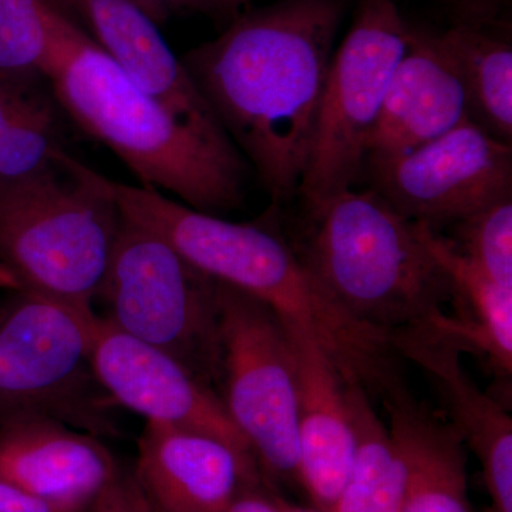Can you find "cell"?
Masks as SVG:
<instances>
[{"instance_id":"603a6c76","label":"cell","mask_w":512,"mask_h":512,"mask_svg":"<svg viewBox=\"0 0 512 512\" xmlns=\"http://www.w3.org/2000/svg\"><path fill=\"white\" fill-rule=\"evenodd\" d=\"M47 49V0H0V80L42 82Z\"/></svg>"},{"instance_id":"cb8c5ba5","label":"cell","mask_w":512,"mask_h":512,"mask_svg":"<svg viewBox=\"0 0 512 512\" xmlns=\"http://www.w3.org/2000/svg\"><path fill=\"white\" fill-rule=\"evenodd\" d=\"M458 251L497 282L512 291V195L485 205L448 227Z\"/></svg>"},{"instance_id":"5bb4252c","label":"cell","mask_w":512,"mask_h":512,"mask_svg":"<svg viewBox=\"0 0 512 512\" xmlns=\"http://www.w3.org/2000/svg\"><path fill=\"white\" fill-rule=\"evenodd\" d=\"M133 476L156 512H227L259 468L208 434L147 421Z\"/></svg>"},{"instance_id":"3957f363","label":"cell","mask_w":512,"mask_h":512,"mask_svg":"<svg viewBox=\"0 0 512 512\" xmlns=\"http://www.w3.org/2000/svg\"><path fill=\"white\" fill-rule=\"evenodd\" d=\"M103 184L124 220L154 232L205 275L254 296L285 325L318 340L343 376L372 387L392 366L390 339L357 323L330 298L279 228L278 214L231 222L153 188L107 177Z\"/></svg>"},{"instance_id":"6da1fadb","label":"cell","mask_w":512,"mask_h":512,"mask_svg":"<svg viewBox=\"0 0 512 512\" xmlns=\"http://www.w3.org/2000/svg\"><path fill=\"white\" fill-rule=\"evenodd\" d=\"M343 13V0H276L181 57L275 205L298 194Z\"/></svg>"},{"instance_id":"484cf974","label":"cell","mask_w":512,"mask_h":512,"mask_svg":"<svg viewBox=\"0 0 512 512\" xmlns=\"http://www.w3.org/2000/svg\"><path fill=\"white\" fill-rule=\"evenodd\" d=\"M90 512H154L133 474L120 473L94 501Z\"/></svg>"},{"instance_id":"d6986e66","label":"cell","mask_w":512,"mask_h":512,"mask_svg":"<svg viewBox=\"0 0 512 512\" xmlns=\"http://www.w3.org/2000/svg\"><path fill=\"white\" fill-rule=\"evenodd\" d=\"M417 231L433 258L454 286L453 312L446 329L467 352L485 356L495 372L512 373V291L494 282L483 269L458 251L443 232L416 222Z\"/></svg>"},{"instance_id":"d4e9b609","label":"cell","mask_w":512,"mask_h":512,"mask_svg":"<svg viewBox=\"0 0 512 512\" xmlns=\"http://www.w3.org/2000/svg\"><path fill=\"white\" fill-rule=\"evenodd\" d=\"M130 2L160 25L168 16L177 12H197L234 19L252 0H130Z\"/></svg>"},{"instance_id":"4dcf8cb0","label":"cell","mask_w":512,"mask_h":512,"mask_svg":"<svg viewBox=\"0 0 512 512\" xmlns=\"http://www.w3.org/2000/svg\"><path fill=\"white\" fill-rule=\"evenodd\" d=\"M272 497H274L275 503L278 504L282 512H322L315 507H303V505L293 504L279 494L272 493Z\"/></svg>"},{"instance_id":"1f68e13d","label":"cell","mask_w":512,"mask_h":512,"mask_svg":"<svg viewBox=\"0 0 512 512\" xmlns=\"http://www.w3.org/2000/svg\"><path fill=\"white\" fill-rule=\"evenodd\" d=\"M0 285L6 286V288L12 289V291H16L18 288V284H16L15 279L12 278L5 271V269L0 268Z\"/></svg>"},{"instance_id":"9c48e42d","label":"cell","mask_w":512,"mask_h":512,"mask_svg":"<svg viewBox=\"0 0 512 512\" xmlns=\"http://www.w3.org/2000/svg\"><path fill=\"white\" fill-rule=\"evenodd\" d=\"M220 396L256 464L299 484L296 370L285 323L264 302L218 282Z\"/></svg>"},{"instance_id":"7a4b0ae2","label":"cell","mask_w":512,"mask_h":512,"mask_svg":"<svg viewBox=\"0 0 512 512\" xmlns=\"http://www.w3.org/2000/svg\"><path fill=\"white\" fill-rule=\"evenodd\" d=\"M50 92L82 130L113 151L141 187L177 195L218 215L244 202L248 163L237 148L211 143L137 86L55 0H47Z\"/></svg>"},{"instance_id":"ac0fdd59","label":"cell","mask_w":512,"mask_h":512,"mask_svg":"<svg viewBox=\"0 0 512 512\" xmlns=\"http://www.w3.org/2000/svg\"><path fill=\"white\" fill-rule=\"evenodd\" d=\"M379 399L387 426L407 463L400 512H473L467 485V447L447 417L420 402L402 376L384 386Z\"/></svg>"},{"instance_id":"f1b7e54d","label":"cell","mask_w":512,"mask_h":512,"mask_svg":"<svg viewBox=\"0 0 512 512\" xmlns=\"http://www.w3.org/2000/svg\"><path fill=\"white\" fill-rule=\"evenodd\" d=\"M42 82L20 83L3 82L0 80V141L5 136L6 131L18 116L23 104L29 99L30 94L35 92Z\"/></svg>"},{"instance_id":"4fadbf2b","label":"cell","mask_w":512,"mask_h":512,"mask_svg":"<svg viewBox=\"0 0 512 512\" xmlns=\"http://www.w3.org/2000/svg\"><path fill=\"white\" fill-rule=\"evenodd\" d=\"M117 66L171 111L185 126L217 146L237 148L197 89L181 59L161 36L158 25L130 0H55Z\"/></svg>"},{"instance_id":"277c9868","label":"cell","mask_w":512,"mask_h":512,"mask_svg":"<svg viewBox=\"0 0 512 512\" xmlns=\"http://www.w3.org/2000/svg\"><path fill=\"white\" fill-rule=\"evenodd\" d=\"M308 212L292 242L299 258L343 312L389 336L440 325L453 312L454 286L416 222L373 190H349Z\"/></svg>"},{"instance_id":"9a60e30c","label":"cell","mask_w":512,"mask_h":512,"mask_svg":"<svg viewBox=\"0 0 512 512\" xmlns=\"http://www.w3.org/2000/svg\"><path fill=\"white\" fill-rule=\"evenodd\" d=\"M119 474L93 434L43 416L0 421V478L37 498L90 512Z\"/></svg>"},{"instance_id":"8fae6325","label":"cell","mask_w":512,"mask_h":512,"mask_svg":"<svg viewBox=\"0 0 512 512\" xmlns=\"http://www.w3.org/2000/svg\"><path fill=\"white\" fill-rule=\"evenodd\" d=\"M92 362L97 380L116 406L141 414L151 423L208 434L256 464L220 394L174 357L131 338L97 315Z\"/></svg>"},{"instance_id":"44dd1931","label":"cell","mask_w":512,"mask_h":512,"mask_svg":"<svg viewBox=\"0 0 512 512\" xmlns=\"http://www.w3.org/2000/svg\"><path fill=\"white\" fill-rule=\"evenodd\" d=\"M440 40L456 64L467 119L512 146V47L481 26L454 23Z\"/></svg>"},{"instance_id":"52a82bcc","label":"cell","mask_w":512,"mask_h":512,"mask_svg":"<svg viewBox=\"0 0 512 512\" xmlns=\"http://www.w3.org/2000/svg\"><path fill=\"white\" fill-rule=\"evenodd\" d=\"M97 299L114 326L174 357L220 394L218 281L163 238L121 217Z\"/></svg>"},{"instance_id":"e0dca14e","label":"cell","mask_w":512,"mask_h":512,"mask_svg":"<svg viewBox=\"0 0 512 512\" xmlns=\"http://www.w3.org/2000/svg\"><path fill=\"white\" fill-rule=\"evenodd\" d=\"M285 326L295 355L299 485L312 507L330 512L355 453L343 376L318 340Z\"/></svg>"},{"instance_id":"5b68a950","label":"cell","mask_w":512,"mask_h":512,"mask_svg":"<svg viewBox=\"0 0 512 512\" xmlns=\"http://www.w3.org/2000/svg\"><path fill=\"white\" fill-rule=\"evenodd\" d=\"M120 225L103 175L60 148L45 173L0 190V268L19 289L94 312Z\"/></svg>"},{"instance_id":"4316f807","label":"cell","mask_w":512,"mask_h":512,"mask_svg":"<svg viewBox=\"0 0 512 512\" xmlns=\"http://www.w3.org/2000/svg\"><path fill=\"white\" fill-rule=\"evenodd\" d=\"M0 512H87L49 503L0 478Z\"/></svg>"},{"instance_id":"7402d4cb","label":"cell","mask_w":512,"mask_h":512,"mask_svg":"<svg viewBox=\"0 0 512 512\" xmlns=\"http://www.w3.org/2000/svg\"><path fill=\"white\" fill-rule=\"evenodd\" d=\"M59 104L40 84L23 104L0 141V190L45 173L56 160Z\"/></svg>"},{"instance_id":"ffe728a7","label":"cell","mask_w":512,"mask_h":512,"mask_svg":"<svg viewBox=\"0 0 512 512\" xmlns=\"http://www.w3.org/2000/svg\"><path fill=\"white\" fill-rule=\"evenodd\" d=\"M355 453L349 476L330 512H400L407 487L406 457L372 396L353 379L343 377Z\"/></svg>"},{"instance_id":"d6a6232c","label":"cell","mask_w":512,"mask_h":512,"mask_svg":"<svg viewBox=\"0 0 512 512\" xmlns=\"http://www.w3.org/2000/svg\"><path fill=\"white\" fill-rule=\"evenodd\" d=\"M154 512H156V511H154Z\"/></svg>"},{"instance_id":"7c38bea8","label":"cell","mask_w":512,"mask_h":512,"mask_svg":"<svg viewBox=\"0 0 512 512\" xmlns=\"http://www.w3.org/2000/svg\"><path fill=\"white\" fill-rule=\"evenodd\" d=\"M399 357L423 370L446 407L448 421L480 463L488 512H512V419L461 363L466 346L446 329L429 326L394 333Z\"/></svg>"},{"instance_id":"f546056e","label":"cell","mask_w":512,"mask_h":512,"mask_svg":"<svg viewBox=\"0 0 512 512\" xmlns=\"http://www.w3.org/2000/svg\"><path fill=\"white\" fill-rule=\"evenodd\" d=\"M227 512H282L275 503L272 493H264L258 485L242 488Z\"/></svg>"},{"instance_id":"83f0119b","label":"cell","mask_w":512,"mask_h":512,"mask_svg":"<svg viewBox=\"0 0 512 512\" xmlns=\"http://www.w3.org/2000/svg\"><path fill=\"white\" fill-rule=\"evenodd\" d=\"M456 23L487 28L494 22L505 0H444Z\"/></svg>"},{"instance_id":"2e32d148","label":"cell","mask_w":512,"mask_h":512,"mask_svg":"<svg viewBox=\"0 0 512 512\" xmlns=\"http://www.w3.org/2000/svg\"><path fill=\"white\" fill-rule=\"evenodd\" d=\"M467 120L460 74L440 36L412 29L370 134L365 170L403 156Z\"/></svg>"},{"instance_id":"ba28073f","label":"cell","mask_w":512,"mask_h":512,"mask_svg":"<svg viewBox=\"0 0 512 512\" xmlns=\"http://www.w3.org/2000/svg\"><path fill=\"white\" fill-rule=\"evenodd\" d=\"M412 29L397 0H360L323 87L308 163L298 194L306 211L353 190L366 147Z\"/></svg>"},{"instance_id":"30bf717a","label":"cell","mask_w":512,"mask_h":512,"mask_svg":"<svg viewBox=\"0 0 512 512\" xmlns=\"http://www.w3.org/2000/svg\"><path fill=\"white\" fill-rule=\"evenodd\" d=\"M363 175L404 218L443 231L512 195V146L467 120Z\"/></svg>"},{"instance_id":"8992f818","label":"cell","mask_w":512,"mask_h":512,"mask_svg":"<svg viewBox=\"0 0 512 512\" xmlns=\"http://www.w3.org/2000/svg\"><path fill=\"white\" fill-rule=\"evenodd\" d=\"M96 316L28 289L0 302V421L43 416L114 434L116 404L93 369Z\"/></svg>"}]
</instances>
